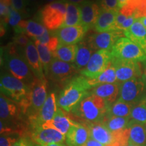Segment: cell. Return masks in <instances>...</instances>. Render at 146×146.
Listing matches in <instances>:
<instances>
[{"label":"cell","instance_id":"cell-1","mask_svg":"<svg viewBox=\"0 0 146 146\" xmlns=\"http://www.w3.org/2000/svg\"><path fill=\"white\" fill-rule=\"evenodd\" d=\"M92 89L89 78L84 76H76L65 85L57 101L58 106L66 112L71 111L90 94Z\"/></svg>","mask_w":146,"mask_h":146},{"label":"cell","instance_id":"cell-2","mask_svg":"<svg viewBox=\"0 0 146 146\" xmlns=\"http://www.w3.org/2000/svg\"><path fill=\"white\" fill-rule=\"evenodd\" d=\"M47 98V81L35 78L30 85V91L20 103L18 104L24 116H27L30 125L37 118L39 111Z\"/></svg>","mask_w":146,"mask_h":146},{"label":"cell","instance_id":"cell-3","mask_svg":"<svg viewBox=\"0 0 146 146\" xmlns=\"http://www.w3.org/2000/svg\"><path fill=\"white\" fill-rule=\"evenodd\" d=\"M109 106L106 102L96 95L90 94L80 102L71 113L83 123L102 122L106 116Z\"/></svg>","mask_w":146,"mask_h":146},{"label":"cell","instance_id":"cell-4","mask_svg":"<svg viewBox=\"0 0 146 146\" xmlns=\"http://www.w3.org/2000/svg\"><path fill=\"white\" fill-rule=\"evenodd\" d=\"M21 50L14 43L9 45L4 56L5 65L12 76L30 85L36 76L25 59V52H20Z\"/></svg>","mask_w":146,"mask_h":146},{"label":"cell","instance_id":"cell-5","mask_svg":"<svg viewBox=\"0 0 146 146\" xmlns=\"http://www.w3.org/2000/svg\"><path fill=\"white\" fill-rule=\"evenodd\" d=\"M67 0H58L50 3L42 9L41 18L47 30L55 31L62 28L65 22Z\"/></svg>","mask_w":146,"mask_h":146},{"label":"cell","instance_id":"cell-6","mask_svg":"<svg viewBox=\"0 0 146 146\" xmlns=\"http://www.w3.org/2000/svg\"><path fill=\"white\" fill-rule=\"evenodd\" d=\"M112 57L120 60L144 62L146 55L142 49L127 37H121L111 50Z\"/></svg>","mask_w":146,"mask_h":146},{"label":"cell","instance_id":"cell-7","mask_svg":"<svg viewBox=\"0 0 146 146\" xmlns=\"http://www.w3.org/2000/svg\"><path fill=\"white\" fill-rule=\"evenodd\" d=\"M0 86L1 94L8 97L16 104L20 103L30 91V85L9 74L1 76Z\"/></svg>","mask_w":146,"mask_h":146},{"label":"cell","instance_id":"cell-8","mask_svg":"<svg viewBox=\"0 0 146 146\" xmlns=\"http://www.w3.org/2000/svg\"><path fill=\"white\" fill-rule=\"evenodd\" d=\"M79 72L73 64L65 62L54 58L46 76L59 85H66Z\"/></svg>","mask_w":146,"mask_h":146},{"label":"cell","instance_id":"cell-9","mask_svg":"<svg viewBox=\"0 0 146 146\" xmlns=\"http://www.w3.org/2000/svg\"><path fill=\"white\" fill-rule=\"evenodd\" d=\"M111 51L100 50L96 51L91 56L85 68L80 71L82 76L93 79L100 75L108 68L112 60Z\"/></svg>","mask_w":146,"mask_h":146},{"label":"cell","instance_id":"cell-10","mask_svg":"<svg viewBox=\"0 0 146 146\" xmlns=\"http://www.w3.org/2000/svg\"><path fill=\"white\" fill-rule=\"evenodd\" d=\"M146 95V87L141 78H134L120 84L118 100L135 104Z\"/></svg>","mask_w":146,"mask_h":146},{"label":"cell","instance_id":"cell-11","mask_svg":"<svg viewBox=\"0 0 146 146\" xmlns=\"http://www.w3.org/2000/svg\"><path fill=\"white\" fill-rule=\"evenodd\" d=\"M112 62L116 70L118 82L122 83L134 78H141L143 74L142 62L113 58Z\"/></svg>","mask_w":146,"mask_h":146},{"label":"cell","instance_id":"cell-12","mask_svg":"<svg viewBox=\"0 0 146 146\" xmlns=\"http://www.w3.org/2000/svg\"><path fill=\"white\" fill-rule=\"evenodd\" d=\"M123 35L125 36L124 32L120 31L98 33L89 36L87 42L95 52L100 50L111 51L116 41L123 37Z\"/></svg>","mask_w":146,"mask_h":146},{"label":"cell","instance_id":"cell-13","mask_svg":"<svg viewBox=\"0 0 146 146\" xmlns=\"http://www.w3.org/2000/svg\"><path fill=\"white\" fill-rule=\"evenodd\" d=\"M32 129L31 138L37 145L62 143L66 140V136L56 129L41 127H36Z\"/></svg>","mask_w":146,"mask_h":146},{"label":"cell","instance_id":"cell-14","mask_svg":"<svg viewBox=\"0 0 146 146\" xmlns=\"http://www.w3.org/2000/svg\"><path fill=\"white\" fill-rule=\"evenodd\" d=\"M88 29L82 25L64 27L53 31V34L59 40L60 44L76 45L82 41Z\"/></svg>","mask_w":146,"mask_h":146},{"label":"cell","instance_id":"cell-15","mask_svg":"<svg viewBox=\"0 0 146 146\" xmlns=\"http://www.w3.org/2000/svg\"><path fill=\"white\" fill-rule=\"evenodd\" d=\"M75 122L73 121L68 116L66 112L62 109L58 108L52 120L43 123V125L39 126L43 128H50V129H56L66 136L70 128L74 125Z\"/></svg>","mask_w":146,"mask_h":146},{"label":"cell","instance_id":"cell-16","mask_svg":"<svg viewBox=\"0 0 146 146\" xmlns=\"http://www.w3.org/2000/svg\"><path fill=\"white\" fill-rule=\"evenodd\" d=\"M120 84L116 83L97 85L91 89L90 94L104 100L110 107L119 98Z\"/></svg>","mask_w":146,"mask_h":146},{"label":"cell","instance_id":"cell-17","mask_svg":"<svg viewBox=\"0 0 146 146\" xmlns=\"http://www.w3.org/2000/svg\"><path fill=\"white\" fill-rule=\"evenodd\" d=\"M25 57L27 63L36 78L45 79V73L35 43L30 41L25 49Z\"/></svg>","mask_w":146,"mask_h":146},{"label":"cell","instance_id":"cell-18","mask_svg":"<svg viewBox=\"0 0 146 146\" xmlns=\"http://www.w3.org/2000/svg\"><path fill=\"white\" fill-rule=\"evenodd\" d=\"M57 110L56 95L54 93H50V95L47 96L44 104L40 110L37 118L35 120L34 123L30 125L32 128L39 127L43 123L52 120L57 112Z\"/></svg>","mask_w":146,"mask_h":146},{"label":"cell","instance_id":"cell-19","mask_svg":"<svg viewBox=\"0 0 146 146\" xmlns=\"http://www.w3.org/2000/svg\"><path fill=\"white\" fill-rule=\"evenodd\" d=\"M78 5L81 10L82 26L87 27L88 29L94 27L101 12L99 5L89 0H86Z\"/></svg>","mask_w":146,"mask_h":146},{"label":"cell","instance_id":"cell-20","mask_svg":"<svg viewBox=\"0 0 146 146\" xmlns=\"http://www.w3.org/2000/svg\"><path fill=\"white\" fill-rule=\"evenodd\" d=\"M89 137V131L87 126L75 122L66 136V141L68 146H82Z\"/></svg>","mask_w":146,"mask_h":146},{"label":"cell","instance_id":"cell-21","mask_svg":"<svg viewBox=\"0 0 146 146\" xmlns=\"http://www.w3.org/2000/svg\"><path fill=\"white\" fill-rule=\"evenodd\" d=\"M118 10H108L101 9V12L94 28L96 32L104 33L115 31V23Z\"/></svg>","mask_w":146,"mask_h":146},{"label":"cell","instance_id":"cell-22","mask_svg":"<svg viewBox=\"0 0 146 146\" xmlns=\"http://www.w3.org/2000/svg\"><path fill=\"white\" fill-rule=\"evenodd\" d=\"M83 124L88 128L90 138L100 142L104 145L112 143V132H110L102 124V122Z\"/></svg>","mask_w":146,"mask_h":146},{"label":"cell","instance_id":"cell-23","mask_svg":"<svg viewBox=\"0 0 146 146\" xmlns=\"http://www.w3.org/2000/svg\"><path fill=\"white\" fill-rule=\"evenodd\" d=\"M124 35L143 50L146 45V29L139 20L137 19L130 28L124 31Z\"/></svg>","mask_w":146,"mask_h":146},{"label":"cell","instance_id":"cell-24","mask_svg":"<svg viewBox=\"0 0 146 146\" xmlns=\"http://www.w3.org/2000/svg\"><path fill=\"white\" fill-rule=\"evenodd\" d=\"M16 33H25L29 37L35 39L41 36L47 30L46 27L33 21H22L17 27H15Z\"/></svg>","mask_w":146,"mask_h":146},{"label":"cell","instance_id":"cell-25","mask_svg":"<svg viewBox=\"0 0 146 146\" xmlns=\"http://www.w3.org/2000/svg\"><path fill=\"white\" fill-rule=\"evenodd\" d=\"M77 47L76 58L73 64L80 72L86 67L92 55L96 52L89 46L87 41H81Z\"/></svg>","mask_w":146,"mask_h":146},{"label":"cell","instance_id":"cell-26","mask_svg":"<svg viewBox=\"0 0 146 146\" xmlns=\"http://www.w3.org/2000/svg\"><path fill=\"white\" fill-rule=\"evenodd\" d=\"M77 47V45L59 44L56 50L53 52V56L61 61L73 64L76 58Z\"/></svg>","mask_w":146,"mask_h":146},{"label":"cell","instance_id":"cell-27","mask_svg":"<svg viewBox=\"0 0 146 146\" xmlns=\"http://www.w3.org/2000/svg\"><path fill=\"white\" fill-rule=\"evenodd\" d=\"M128 127L130 129V139L139 146H146V126L143 124L131 121Z\"/></svg>","mask_w":146,"mask_h":146},{"label":"cell","instance_id":"cell-28","mask_svg":"<svg viewBox=\"0 0 146 146\" xmlns=\"http://www.w3.org/2000/svg\"><path fill=\"white\" fill-rule=\"evenodd\" d=\"M89 83L92 87V88H94L97 85H102V84L118 83L117 76H116V70H115L112 62L108 66V68L98 77L93 78V79L89 78Z\"/></svg>","mask_w":146,"mask_h":146},{"label":"cell","instance_id":"cell-29","mask_svg":"<svg viewBox=\"0 0 146 146\" xmlns=\"http://www.w3.org/2000/svg\"><path fill=\"white\" fill-rule=\"evenodd\" d=\"M81 24V15L79 5L68 1L65 22L62 27L79 26Z\"/></svg>","mask_w":146,"mask_h":146},{"label":"cell","instance_id":"cell-30","mask_svg":"<svg viewBox=\"0 0 146 146\" xmlns=\"http://www.w3.org/2000/svg\"><path fill=\"white\" fill-rule=\"evenodd\" d=\"M130 120V117H118L106 114L102 123L110 132H114L127 128Z\"/></svg>","mask_w":146,"mask_h":146},{"label":"cell","instance_id":"cell-31","mask_svg":"<svg viewBox=\"0 0 146 146\" xmlns=\"http://www.w3.org/2000/svg\"><path fill=\"white\" fill-rule=\"evenodd\" d=\"M130 119L135 123L146 125V95L133 104Z\"/></svg>","mask_w":146,"mask_h":146},{"label":"cell","instance_id":"cell-32","mask_svg":"<svg viewBox=\"0 0 146 146\" xmlns=\"http://www.w3.org/2000/svg\"><path fill=\"white\" fill-rule=\"evenodd\" d=\"M133 104L117 100L109 107L107 114L118 117H130Z\"/></svg>","mask_w":146,"mask_h":146},{"label":"cell","instance_id":"cell-33","mask_svg":"<svg viewBox=\"0 0 146 146\" xmlns=\"http://www.w3.org/2000/svg\"><path fill=\"white\" fill-rule=\"evenodd\" d=\"M33 41L36 47V49H37L38 52H39L43 71H44L45 74H47L51 62H52V60L54 59L53 53L50 52L46 45L42 44L41 43H40L37 40H33Z\"/></svg>","mask_w":146,"mask_h":146},{"label":"cell","instance_id":"cell-34","mask_svg":"<svg viewBox=\"0 0 146 146\" xmlns=\"http://www.w3.org/2000/svg\"><path fill=\"white\" fill-rule=\"evenodd\" d=\"M112 144L114 146H127L130 139V129L129 127L123 130L112 132Z\"/></svg>","mask_w":146,"mask_h":146},{"label":"cell","instance_id":"cell-35","mask_svg":"<svg viewBox=\"0 0 146 146\" xmlns=\"http://www.w3.org/2000/svg\"><path fill=\"white\" fill-rule=\"evenodd\" d=\"M13 40L14 44L23 50H25L30 42L29 36L25 33H16Z\"/></svg>","mask_w":146,"mask_h":146},{"label":"cell","instance_id":"cell-36","mask_svg":"<svg viewBox=\"0 0 146 146\" xmlns=\"http://www.w3.org/2000/svg\"><path fill=\"white\" fill-rule=\"evenodd\" d=\"M19 137L18 134L1 135L0 146H12L19 140Z\"/></svg>","mask_w":146,"mask_h":146},{"label":"cell","instance_id":"cell-37","mask_svg":"<svg viewBox=\"0 0 146 146\" xmlns=\"http://www.w3.org/2000/svg\"><path fill=\"white\" fill-rule=\"evenodd\" d=\"M22 21L21 16L18 11L14 9L13 7H11L10 9V13L8 16V24L10 26L13 27L14 29L19 25Z\"/></svg>","mask_w":146,"mask_h":146},{"label":"cell","instance_id":"cell-38","mask_svg":"<svg viewBox=\"0 0 146 146\" xmlns=\"http://www.w3.org/2000/svg\"><path fill=\"white\" fill-rule=\"evenodd\" d=\"M102 9L108 10H119L118 0H100Z\"/></svg>","mask_w":146,"mask_h":146},{"label":"cell","instance_id":"cell-39","mask_svg":"<svg viewBox=\"0 0 146 146\" xmlns=\"http://www.w3.org/2000/svg\"><path fill=\"white\" fill-rule=\"evenodd\" d=\"M12 5L14 9L18 12H25V5L23 0H12Z\"/></svg>","mask_w":146,"mask_h":146},{"label":"cell","instance_id":"cell-40","mask_svg":"<svg viewBox=\"0 0 146 146\" xmlns=\"http://www.w3.org/2000/svg\"><path fill=\"white\" fill-rule=\"evenodd\" d=\"M51 37H52V36H51V35L50 33V31L47 29V30L45 31V33L43 34L41 36H39V37L35 38V39H33L37 40V41H39L40 42V43H41L42 44L47 45V43H48L49 41H50Z\"/></svg>","mask_w":146,"mask_h":146},{"label":"cell","instance_id":"cell-41","mask_svg":"<svg viewBox=\"0 0 146 146\" xmlns=\"http://www.w3.org/2000/svg\"><path fill=\"white\" fill-rule=\"evenodd\" d=\"M82 146H105V145H103V144L101 143H100V142L97 141L96 140L93 139L89 137V139L87 140L86 143Z\"/></svg>","mask_w":146,"mask_h":146},{"label":"cell","instance_id":"cell-42","mask_svg":"<svg viewBox=\"0 0 146 146\" xmlns=\"http://www.w3.org/2000/svg\"><path fill=\"white\" fill-rule=\"evenodd\" d=\"M12 146H30V144L25 139H21Z\"/></svg>","mask_w":146,"mask_h":146},{"label":"cell","instance_id":"cell-43","mask_svg":"<svg viewBox=\"0 0 146 146\" xmlns=\"http://www.w3.org/2000/svg\"><path fill=\"white\" fill-rule=\"evenodd\" d=\"M132 0H118V8L120 9L125 5H127L128 3H129Z\"/></svg>","mask_w":146,"mask_h":146},{"label":"cell","instance_id":"cell-44","mask_svg":"<svg viewBox=\"0 0 146 146\" xmlns=\"http://www.w3.org/2000/svg\"><path fill=\"white\" fill-rule=\"evenodd\" d=\"M142 64H143V74H142L141 79L146 87V61L142 62Z\"/></svg>","mask_w":146,"mask_h":146},{"label":"cell","instance_id":"cell-45","mask_svg":"<svg viewBox=\"0 0 146 146\" xmlns=\"http://www.w3.org/2000/svg\"><path fill=\"white\" fill-rule=\"evenodd\" d=\"M67 1H69V2L71 3H77V4H79L83 1H86V0H67Z\"/></svg>","mask_w":146,"mask_h":146},{"label":"cell","instance_id":"cell-46","mask_svg":"<svg viewBox=\"0 0 146 146\" xmlns=\"http://www.w3.org/2000/svg\"><path fill=\"white\" fill-rule=\"evenodd\" d=\"M36 146H64L62 143H52L48 145H37Z\"/></svg>","mask_w":146,"mask_h":146},{"label":"cell","instance_id":"cell-47","mask_svg":"<svg viewBox=\"0 0 146 146\" xmlns=\"http://www.w3.org/2000/svg\"><path fill=\"white\" fill-rule=\"evenodd\" d=\"M139 21L143 24V25L145 27V28L146 29V17H143V18H139Z\"/></svg>","mask_w":146,"mask_h":146},{"label":"cell","instance_id":"cell-48","mask_svg":"<svg viewBox=\"0 0 146 146\" xmlns=\"http://www.w3.org/2000/svg\"><path fill=\"white\" fill-rule=\"evenodd\" d=\"M127 146H139V145H137V144H135V143H133V142H132V141H129V144H128Z\"/></svg>","mask_w":146,"mask_h":146},{"label":"cell","instance_id":"cell-49","mask_svg":"<svg viewBox=\"0 0 146 146\" xmlns=\"http://www.w3.org/2000/svg\"><path fill=\"white\" fill-rule=\"evenodd\" d=\"M143 51L144 53H145V55H146V45H145V46L144 47V48L143 49Z\"/></svg>","mask_w":146,"mask_h":146},{"label":"cell","instance_id":"cell-50","mask_svg":"<svg viewBox=\"0 0 146 146\" xmlns=\"http://www.w3.org/2000/svg\"><path fill=\"white\" fill-rule=\"evenodd\" d=\"M46 1H48V2L52 3V2H54V1H55V0H46Z\"/></svg>","mask_w":146,"mask_h":146},{"label":"cell","instance_id":"cell-51","mask_svg":"<svg viewBox=\"0 0 146 146\" xmlns=\"http://www.w3.org/2000/svg\"><path fill=\"white\" fill-rule=\"evenodd\" d=\"M105 146H114V145H113L112 143H110V144H108V145H106Z\"/></svg>","mask_w":146,"mask_h":146},{"label":"cell","instance_id":"cell-52","mask_svg":"<svg viewBox=\"0 0 146 146\" xmlns=\"http://www.w3.org/2000/svg\"><path fill=\"white\" fill-rule=\"evenodd\" d=\"M145 126H146V125H145Z\"/></svg>","mask_w":146,"mask_h":146}]
</instances>
